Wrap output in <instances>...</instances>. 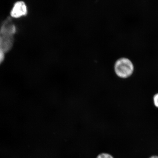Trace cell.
Masks as SVG:
<instances>
[{
    "mask_svg": "<svg viewBox=\"0 0 158 158\" xmlns=\"http://www.w3.org/2000/svg\"><path fill=\"white\" fill-rule=\"evenodd\" d=\"M5 58L4 53L0 52V64L2 62Z\"/></svg>",
    "mask_w": 158,
    "mask_h": 158,
    "instance_id": "obj_6",
    "label": "cell"
},
{
    "mask_svg": "<svg viewBox=\"0 0 158 158\" xmlns=\"http://www.w3.org/2000/svg\"><path fill=\"white\" fill-rule=\"evenodd\" d=\"M13 35L0 31V52L5 53L10 50L14 41Z\"/></svg>",
    "mask_w": 158,
    "mask_h": 158,
    "instance_id": "obj_2",
    "label": "cell"
},
{
    "mask_svg": "<svg viewBox=\"0 0 158 158\" xmlns=\"http://www.w3.org/2000/svg\"><path fill=\"white\" fill-rule=\"evenodd\" d=\"M97 158H114L111 155L106 153L100 154Z\"/></svg>",
    "mask_w": 158,
    "mask_h": 158,
    "instance_id": "obj_5",
    "label": "cell"
},
{
    "mask_svg": "<svg viewBox=\"0 0 158 158\" xmlns=\"http://www.w3.org/2000/svg\"><path fill=\"white\" fill-rule=\"evenodd\" d=\"M153 102L155 107L158 109V92L154 95L153 97Z\"/></svg>",
    "mask_w": 158,
    "mask_h": 158,
    "instance_id": "obj_4",
    "label": "cell"
},
{
    "mask_svg": "<svg viewBox=\"0 0 158 158\" xmlns=\"http://www.w3.org/2000/svg\"><path fill=\"white\" fill-rule=\"evenodd\" d=\"M114 69L118 76L122 78H126L129 77L133 74L134 66L129 59L122 58L116 61Z\"/></svg>",
    "mask_w": 158,
    "mask_h": 158,
    "instance_id": "obj_1",
    "label": "cell"
},
{
    "mask_svg": "<svg viewBox=\"0 0 158 158\" xmlns=\"http://www.w3.org/2000/svg\"><path fill=\"white\" fill-rule=\"evenodd\" d=\"M27 13V8L25 3L23 1H19L15 3L10 15L11 17L18 18L26 15Z\"/></svg>",
    "mask_w": 158,
    "mask_h": 158,
    "instance_id": "obj_3",
    "label": "cell"
},
{
    "mask_svg": "<svg viewBox=\"0 0 158 158\" xmlns=\"http://www.w3.org/2000/svg\"><path fill=\"white\" fill-rule=\"evenodd\" d=\"M149 158H158V156H153L150 157Z\"/></svg>",
    "mask_w": 158,
    "mask_h": 158,
    "instance_id": "obj_7",
    "label": "cell"
}]
</instances>
